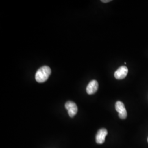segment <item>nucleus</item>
Wrapping results in <instances>:
<instances>
[{
  "label": "nucleus",
  "mask_w": 148,
  "mask_h": 148,
  "mask_svg": "<svg viewBox=\"0 0 148 148\" xmlns=\"http://www.w3.org/2000/svg\"><path fill=\"white\" fill-rule=\"evenodd\" d=\"M51 74V69L48 66H43L38 69L35 74V79L37 82L42 83L47 80Z\"/></svg>",
  "instance_id": "f257e3e1"
},
{
  "label": "nucleus",
  "mask_w": 148,
  "mask_h": 148,
  "mask_svg": "<svg viewBox=\"0 0 148 148\" xmlns=\"http://www.w3.org/2000/svg\"><path fill=\"white\" fill-rule=\"evenodd\" d=\"M65 108L68 111V115L70 117L75 116L78 111L77 106L72 101H68L65 104Z\"/></svg>",
  "instance_id": "f03ea898"
},
{
  "label": "nucleus",
  "mask_w": 148,
  "mask_h": 148,
  "mask_svg": "<svg viewBox=\"0 0 148 148\" xmlns=\"http://www.w3.org/2000/svg\"><path fill=\"white\" fill-rule=\"evenodd\" d=\"M115 109L119 113V116L121 119H125L127 116V111L124 104L120 101H117L115 104Z\"/></svg>",
  "instance_id": "7ed1b4c3"
},
{
  "label": "nucleus",
  "mask_w": 148,
  "mask_h": 148,
  "mask_svg": "<svg viewBox=\"0 0 148 148\" xmlns=\"http://www.w3.org/2000/svg\"><path fill=\"white\" fill-rule=\"evenodd\" d=\"M128 72V70L127 67L125 66H122L115 72L114 76L115 79H123L126 77Z\"/></svg>",
  "instance_id": "20e7f679"
},
{
  "label": "nucleus",
  "mask_w": 148,
  "mask_h": 148,
  "mask_svg": "<svg viewBox=\"0 0 148 148\" xmlns=\"http://www.w3.org/2000/svg\"><path fill=\"white\" fill-rule=\"evenodd\" d=\"M108 134V131L106 128L100 129L96 134L95 141L98 144H103L104 143L106 136Z\"/></svg>",
  "instance_id": "39448f33"
},
{
  "label": "nucleus",
  "mask_w": 148,
  "mask_h": 148,
  "mask_svg": "<svg viewBox=\"0 0 148 148\" xmlns=\"http://www.w3.org/2000/svg\"><path fill=\"white\" fill-rule=\"evenodd\" d=\"M98 83L96 80L90 81L86 88V92L88 95L95 94L98 89Z\"/></svg>",
  "instance_id": "423d86ee"
},
{
  "label": "nucleus",
  "mask_w": 148,
  "mask_h": 148,
  "mask_svg": "<svg viewBox=\"0 0 148 148\" xmlns=\"http://www.w3.org/2000/svg\"><path fill=\"white\" fill-rule=\"evenodd\" d=\"M103 3H107V2H109L111 1V0H102L101 1Z\"/></svg>",
  "instance_id": "0eeeda50"
},
{
  "label": "nucleus",
  "mask_w": 148,
  "mask_h": 148,
  "mask_svg": "<svg viewBox=\"0 0 148 148\" xmlns=\"http://www.w3.org/2000/svg\"></svg>",
  "instance_id": "6e6552de"
}]
</instances>
